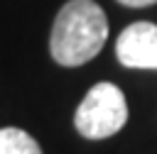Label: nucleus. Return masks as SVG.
<instances>
[{
	"mask_svg": "<svg viewBox=\"0 0 157 154\" xmlns=\"http://www.w3.org/2000/svg\"><path fill=\"white\" fill-rule=\"evenodd\" d=\"M128 122V103L118 86L96 83L81 100L74 115L78 134L86 139H105L123 130Z\"/></svg>",
	"mask_w": 157,
	"mask_h": 154,
	"instance_id": "obj_2",
	"label": "nucleus"
},
{
	"mask_svg": "<svg viewBox=\"0 0 157 154\" xmlns=\"http://www.w3.org/2000/svg\"><path fill=\"white\" fill-rule=\"evenodd\" d=\"M0 154H42L37 139L20 127H0Z\"/></svg>",
	"mask_w": 157,
	"mask_h": 154,
	"instance_id": "obj_4",
	"label": "nucleus"
},
{
	"mask_svg": "<svg viewBox=\"0 0 157 154\" xmlns=\"http://www.w3.org/2000/svg\"><path fill=\"white\" fill-rule=\"evenodd\" d=\"M120 5H128V7H147V5H155L157 0H118Z\"/></svg>",
	"mask_w": 157,
	"mask_h": 154,
	"instance_id": "obj_5",
	"label": "nucleus"
},
{
	"mask_svg": "<svg viewBox=\"0 0 157 154\" xmlns=\"http://www.w3.org/2000/svg\"><path fill=\"white\" fill-rule=\"evenodd\" d=\"M115 56L128 68H157V24H128L115 42Z\"/></svg>",
	"mask_w": 157,
	"mask_h": 154,
	"instance_id": "obj_3",
	"label": "nucleus"
},
{
	"mask_svg": "<svg viewBox=\"0 0 157 154\" xmlns=\"http://www.w3.org/2000/svg\"><path fill=\"white\" fill-rule=\"evenodd\" d=\"M108 39V20L93 0H69L52 27L49 49L56 64L81 66L91 61Z\"/></svg>",
	"mask_w": 157,
	"mask_h": 154,
	"instance_id": "obj_1",
	"label": "nucleus"
}]
</instances>
